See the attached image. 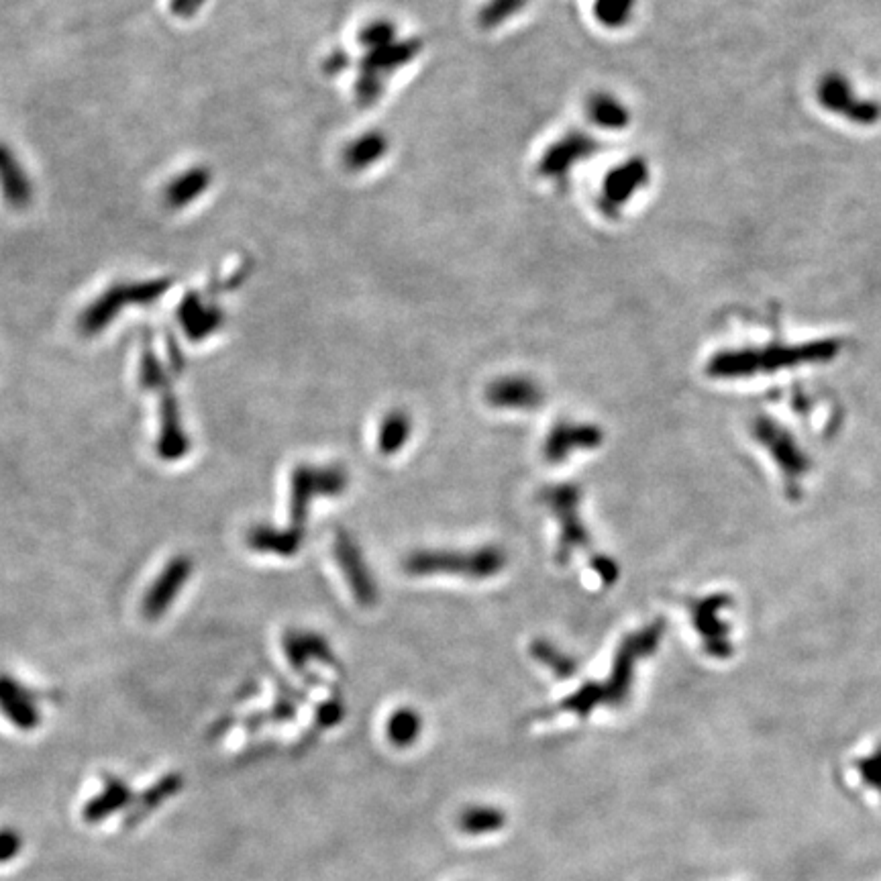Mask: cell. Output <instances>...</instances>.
I'll use <instances>...</instances> for the list:
<instances>
[{
    "label": "cell",
    "mask_w": 881,
    "mask_h": 881,
    "mask_svg": "<svg viewBox=\"0 0 881 881\" xmlns=\"http://www.w3.org/2000/svg\"><path fill=\"white\" fill-rule=\"evenodd\" d=\"M347 486V474L339 468H308L302 465L292 474V521L288 531L255 527L247 535V543L255 551H272L288 557L302 543V525L308 502L315 496L339 494Z\"/></svg>",
    "instance_id": "cell-1"
},
{
    "label": "cell",
    "mask_w": 881,
    "mask_h": 881,
    "mask_svg": "<svg viewBox=\"0 0 881 881\" xmlns=\"http://www.w3.org/2000/svg\"><path fill=\"white\" fill-rule=\"evenodd\" d=\"M857 765H859V773H861L863 780L881 792V749H877V753L873 757L861 759Z\"/></svg>",
    "instance_id": "cell-28"
},
{
    "label": "cell",
    "mask_w": 881,
    "mask_h": 881,
    "mask_svg": "<svg viewBox=\"0 0 881 881\" xmlns=\"http://www.w3.org/2000/svg\"><path fill=\"white\" fill-rule=\"evenodd\" d=\"M543 500L561 521L557 561L565 563L578 547L590 543V535L586 533L580 521V510H578L580 492L576 486H555L543 494Z\"/></svg>",
    "instance_id": "cell-5"
},
{
    "label": "cell",
    "mask_w": 881,
    "mask_h": 881,
    "mask_svg": "<svg viewBox=\"0 0 881 881\" xmlns=\"http://www.w3.org/2000/svg\"><path fill=\"white\" fill-rule=\"evenodd\" d=\"M23 849V839L13 828H0V863L13 861Z\"/></svg>",
    "instance_id": "cell-27"
},
{
    "label": "cell",
    "mask_w": 881,
    "mask_h": 881,
    "mask_svg": "<svg viewBox=\"0 0 881 881\" xmlns=\"http://www.w3.org/2000/svg\"><path fill=\"white\" fill-rule=\"evenodd\" d=\"M384 139L380 135H366L359 137L349 149H347V164L353 170H366L370 166H374V162H378L384 153Z\"/></svg>",
    "instance_id": "cell-24"
},
{
    "label": "cell",
    "mask_w": 881,
    "mask_h": 881,
    "mask_svg": "<svg viewBox=\"0 0 881 881\" xmlns=\"http://www.w3.org/2000/svg\"><path fill=\"white\" fill-rule=\"evenodd\" d=\"M588 113H590V119L604 129L625 127L629 121V113L623 107V102H618L614 96H608V94L594 96L588 105Z\"/></svg>",
    "instance_id": "cell-21"
},
{
    "label": "cell",
    "mask_w": 881,
    "mask_h": 881,
    "mask_svg": "<svg viewBox=\"0 0 881 881\" xmlns=\"http://www.w3.org/2000/svg\"><path fill=\"white\" fill-rule=\"evenodd\" d=\"M506 824V814L496 806H470L459 816L461 833L472 837H484L498 833Z\"/></svg>",
    "instance_id": "cell-17"
},
{
    "label": "cell",
    "mask_w": 881,
    "mask_h": 881,
    "mask_svg": "<svg viewBox=\"0 0 881 881\" xmlns=\"http://www.w3.org/2000/svg\"><path fill=\"white\" fill-rule=\"evenodd\" d=\"M602 433L592 425L580 423H557L545 443V457L551 463H561L567 455L578 449H592L600 443Z\"/></svg>",
    "instance_id": "cell-12"
},
{
    "label": "cell",
    "mask_w": 881,
    "mask_h": 881,
    "mask_svg": "<svg viewBox=\"0 0 881 881\" xmlns=\"http://www.w3.org/2000/svg\"><path fill=\"white\" fill-rule=\"evenodd\" d=\"M182 790V777L176 773H170L162 780L155 784L153 788H149L139 800H137V808L133 810V814L127 818V826H135L139 820H143L149 812H153L155 808H160L168 798H172L174 794H178Z\"/></svg>",
    "instance_id": "cell-19"
},
{
    "label": "cell",
    "mask_w": 881,
    "mask_h": 881,
    "mask_svg": "<svg viewBox=\"0 0 881 881\" xmlns=\"http://www.w3.org/2000/svg\"><path fill=\"white\" fill-rule=\"evenodd\" d=\"M820 102L833 113H841L857 123H871L877 119V109L869 102H861L851 88L837 78L826 80L820 86Z\"/></svg>",
    "instance_id": "cell-15"
},
{
    "label": "cell",
    "mask_w": 881,
    "mask_h": 881,
    "mask_svg": "<svg viewBox=\"0 0 881 881\" xmlns=\"http://www.w3.org/2000/svg\"><path fill=\"white\" fill-rule=\"evenodd\" d=\"M410 429L412 427H410L408 414H404L402 410L390 412L380 427V435H378L380 451L382 453H396L410 437Z\"/></svg>",
    "instance_id": "cell-22"
},
{
    "label": "cell",
    "mask_w": 881,
    "mask_h": 881,
    "mask_svg": "<svg viewBox=\"0 0 881 881\" xmlns=\"http://www.w3.org/2000/svg\"><path fill=\"white\" fill-rule=\"evenodd\" d=\"M190 574H192V561L186 555L174 557L145 594L141 604L143 616L147 620H158L160 616H164L170 610L176 596L182 592Z\"/></svg>",
    "instance_id": "cell-6"
},
{
    "label": "cell",
    "mask_w": 881,
    "mask_h": 881,
    "mask_svg": "<svg viewBox=\"0 0 881 881\" xmlns=\"http://www.w3.org/2000/svg\"><path fill=\"white\" fill-rule=\"evenodd\" d=\"M190 449V439L182 429V417L178 400L172 390H164L162 396V427L158 437V453L166 461L182 459Z\"/></svg>",
    "instance_id": "cell-13"
},
{
    "label": "cell",
    "mask_w": 881,
    "mask_h": 881,
    "mask_svg": "<svg viewBox=\"0 0 881 881\" xmlns=\"http://www.w3.org/2000/svg\"><path fill=\"white\" fill-rule=\"evenodd\" d=\"M0 196L15 211L29 209L35 198V184L7 141H0Z\"/></svg>",
    "instance_id": "cell-8"
},
{
    "label": "cell",
    "mask_w": 881,
    "mask_h": 881,
    "mask_svg": "<svg viewBox=\"0 0 881 881\" xmlns=\"http://www.w3.org/2000/svg\"><path fill=\"white\" fill-rule=\"evenodd\" d=\"M506 557L498 547H480L474 551H417L404 561L410 576H463L484 580L496 576L504 567Z\"/></svg>",
    "instance_id": "cell-4"
},
{
    "label": "cell",
    "mask_w": 881,
    "mask_h": 881,
    "mask_svg": "<svg viewBox=\"0 0 881 881\" xmlns=\"http://www.w3.org/2000/svg\"><path fill=\"white\" fill-rule=\"evenodd\" d=\"M635 0H598L594 13L604 27H623L631 19Z\"/></svg>",
    "instance_id": "cell-25"
},
{
    "label": "cell",
    "mask_w": 881,
    "mask_h": 881,
    "mask_svg": "<svg viewBox=\"0 0 881 881\" xmlns=\"http://www.w3.org/2000/svg\"><path fill=\"white\" fill-rule=\"evenodd\" d=\"M0 712L21 731H33L41 722L33 694L11 676H0Z\"/></svg>",
    "instance_id": "cell-11"
},
{
    "label": "cell",
    "mask_w": 881,
    "mask_h": 881,
    "mask_svg": "<svg viewBox=\"0 0 881 881\" xmlns=\"http://www.w3.org/2000/svg\"><path fill=\"white\" fill-rule=\"evenodd\" d=\"M335 555H337V561L345 572V578H347L351 590L355 592L357 600L370 606L376 600V588H374V582L370 576V569L364 563V559H361V553L355 547V543L349 537L341 535L335 545Z\"/></svg>",
    "instance_id": "cell-14"
},
{
    "label": "cell",
    "mask_w": 881,
    "mask_h": 881,
    "mask_svg": "<svg viewBox=\"0 0 881 881\" xmlns=\"http://www.w3.org/2000/svg\"><path fill=\"white\" fill-rule=\"evenodd\" d=\"M647 180V170L641 162H631L625 164L623 168H618L606 182V190H602V194L606 192V198L614 204H625L631 194L635 190H639Z\"/></svg>",
    "instance_id": "cell-18"
},
{
    "label": "cell",
    "mask_w": 881,
    "mask_h": 881,
    "mask_svg": "<svg viewBox=\"0 0 881 881\" xmlns=\"http://www.w3.org/2000/svg\"><path fill=\"white\" fill-rule=\"evenodd\" d=\"M657 639H659L657 629H647L645 633L631 635V639L625 643L623 651H618L620 655H618L616 665L610 673L608 684L606 686L590 684V686L582 688L574 696H569L561 704V708L569 710V712H576L580 716H586L600 704H620L623 702L631 690V678H633L631 669H633L635 659L645 655L655 645Z\"/></svg>",
    "instance_id": "cell-3"
},
{
    "label": "cell",
    "mask_w": 881,
    "mask_h": 881,
    "mask_svg": "<svg viewBox=\"0 0 881 881\" xmlns=\"http://www.w3.org/2000/svg\"><path fill=\"white\" fill-rule=\"evenodd\" d=\"M131 802H133L131 788L123 780H119V777L107 775L105 777V790H102L98 796H94L84 806L82 816H84L86 822L96 824V822L107 820L115 812H121Z\"/></svg>",
    "instance_id": "cell-16"
},
{
    "label": "cell",
    "mask_w": 881,
    "mask_h": 881,
    "mask_svg": "<svg viewBox=\"0 0 881 881\" xmlns=\"http://www.w3.org/2000/svg\"><path fill=\"white\" fill-rule=\"evenodd\" d=\"M139 382H141V388H145V390H162V392L168 390L166 372L162 368V361L158 359V355H155V351H153V345H151L149 337L143 339Z\"/></svg>",
    "instance_id": "cell-23"
},
{
    "label": "cell",
    "mask_w": 881,
    "mask_h": 881,
    "mask_svg": "<svg viewBox=\"0 0 881 881\" xmlns=\"http://www.w3.org/2000/svg\"><path fill=\"white\" fill-rule=\"evenodd\" d=\"M174 286L172 278H149V280H123L102 290L78 317V331L86 337H94L105 331L125 306H145L158 302Z\"/></svg>",
    "instance_id": "cell-2"
},
{
    "label": "cell",
    "mask_w": 881,
    "mask_h": 881,
    "mask_svg": "<svg viewBox=\"0 0 881 881\" xmlns=\"http://www.w3.org/2000/svg\"><path fill=\"white\" fill-rule=\"evenodd\" d=\"M206 5V0H170V11L176 19L190 21L194 19Z\"/></svg>",
    "instance_id": "cell-29"
},
{
    "label": "cell",
    "mask_w": 881,
    "mask_h": 881,
    "mask_svg": "<svg viewBox=\"0 0 881 881\" xmlns=\"http://www.w3.org/2000/svg\"><path fill=\"white\" fill-rule=\"evenodd\" d=\"M533 655L537 659H541L545 665L551 667L553 673H557L559 678H569L576 671V663L574 659H569L567 655H563L561 651H557L551 643L539 641L533 645Z\"/></svg>",
    "instance_id": "cell-26"
},
{
    "label": "cell",
    "mask_w": 881,
    "mask_h": 881,
    "mask_svg": "<svg viewBox=\"0 0 881 881\" xmlns=\"http://www.w3.org/2000/svg\"><path fill=\"white\" fill-rule=\"evenodd\" d=\"M176 319L190 341H204L223 327L225 313L213 298H204L200 292H188L178 304Z\"/></svg>",
    "instance_id": "cell-7"
},
{
    "label": "cell",
    "mask_w": 881,
    "mask_h": 881,
    "mask_svg": "<svg viewBox=\"0 0 881 881\" xmlns=\"http://www.w3.org/2000/svg\"><path fill=\"white\" fill-rule=\"evenodd\" d=\"M421 729H423V720L412 708L396 710L394 714H390L386 722V735L390 743H394L396 747L412 745L419 739Z\"/></svg>",
    "instance_id": "cell-20"
},
{
    "label": "cell",
    "mask_w": 881,
    "mask_h": 881,
    "mask_svg": "<svg viewBox=\"0 0 881 881\" xmlns=\"http://www.w3.org/2000/svg\"><path fill=\"white\" fill-rule=\"evenodd\" d=\"M486 398L496 408L533 410L543 402V390L531 378L506 376L488 386Z\"/></svg>",
    "instance_id": "cell-10"
},
{
    "label": "cell",
    "mask_w": 881,
    "mask_h": 881,
    "mask_svg": "<svg viewBox=\"0 0 881 881\" xmlns=\"http://www.w3.org/2000/svg\"><path fill=\"white\" fill-rule=\"evenodd\" d=\"M211 186H213V172L206 166H190L178 172L176 176L170 178V182L162 190L166 209L170 211L188 209V206L200 200Z\"/></svg>",
    "instance_id": "cell-9"
}]
</instances>
